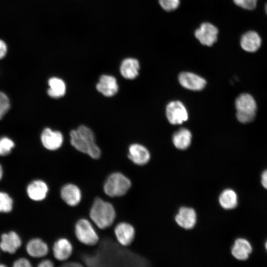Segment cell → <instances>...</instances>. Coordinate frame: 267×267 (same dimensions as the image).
Wrapping results in <instances>:
<instances>
[{
  "label": "cell",
  "mask_w": 267,
  "mask_h": 267,
  "mask_svg": "<svg viewBox=\"0 0 267 267\" xmlns=\"http://www.w3.org/2000/svg\"><path fill=\"white\" fill-rule=\"evenodd\" d=\"M265 10H266V13L267 14V3L266 4Z\"/></svg>",
  "instance_id": "obj_37"
},
{
  "label": "cell",
  "mask_w": 267,
  "mask_h": 267,
  "mask_svg": "<svg viewBox=\"0 0 267 267\" xmlns=\"http://www.w3.org/2000/svg\"><path fill=\"white\" fill-rule=\"evenodd\" d=\"M162 8L166 11H171L177 9L179 5V0H159Z\"/></svg>",
  "instance_id": "obj_29"
},
{
  "label": "cell",
  "mask_w": 267,
  "mask_h": 267,
  "mask_svg": "<svg viewBox=\"0 0 267 267\" xmlns=\"http://www.w3.org/2000/svg\"><path fill=\"white\" fill-rule=\"evenodd\" d=\"M23 242L19 234L14 230L2 232L0 235L1 254L9 255V263L11 265L13 256L23 247Z\"/></svg>",
  "instance_id": "obj_7"
},
{
  "label": "cell",
  "mask_w": 267,
  "mask_h": 267,
  "mask_svg": "<svg viewBox=\"0 0 267 267\" xmlns=\"http://www.w3.org/2000/svg\"><path fill=\"white\" fill-rule=\"evenodd\" d=\"M139 63L138 61L133 58L125 59L120 66V73L127 79H135L139 74Z\"/></svg>",
  "instance_id": "obj_22"
},
{
  "label": "cell",
  "mask_w": 267,
  "mask_h": 267,
  "mask_svg": "<svg viewBox=\"0 0 267 267\" xmlns=\"http://www.w3.org/2000/svg\"><path fill=\"white\" fill-rule=\"evenodd\" d=\"M54 261L48 257H46L39 260L37 263V267H53L55 266Z\"/></svg>",
  "instance_id": "obj_31"
},
{
  "label": "cell",
  "mask_w": 267,
  "mask_h": 267,
  "mask_svg": "<svg viewBox=\"0 0 267 267\" xmlns=\"http://www.w3.org/2000/svg\"><path fill=\"white\" fill-rule=\"evenodd\" d=\"M6 52V45L3 41L0 40V59L4 57Z\"/></svg>",
  "instance_id": "obj_34"
},
{
  "label": "cell",
  "mask_w": 267,
  "mask_h": 267,
  "mask_svg": "<svg viewBox=\"0 0 267 267\" xmlns=\"http://www.w3.org/2000/svg\"><path fill=\"white\" fill-rule=\"evenodd\" d=\"M74 234L76 240L86 246H95L100 241L98 231L88 218H81L76 221L74 226Z\"/></svg>",
  "instance_id": "obj_4"
},
{
  "label": "cell",
  "mask_w": 267,
  "mask_h": 267,
  "mask_svg": "<svg viewBox=\"0 0 267 267\" xmlns=\"http://www.w3.org/2000/svg\"><path fill=\"white\" fill-rule=\"evenodd\" d=\"M11 267H33L31 260L26 256H21L16 258L12 262Z\"/></svg>",
  "instance_id": "obj_28"
},
{
  "label": "cell",
  "mask_w": 267,
  "mask_h": 267,
  "mask_svg": "<svg viewBox=\"0 0 267 267\" xmlns=\"http://www.w3.org/2000/svg\"><path fill=\"white\" fill-rule=\"evenodd\" d=\"M261 183L262 186L267 190V168L261 173Z\"/></svg>",
  "instance_id": "obj_33"
},
{
  "label": "cell",
  "mask_w": 267,
  "mask_h": 267,
  "mask_svg": "<svg viewBox=\"0 0 267 267\" xmlns=\"http://www.w3.org/2000/svg\"><path fill=\"white\" fill-rule=\"evenodd\" d=\"M32 261L33 266H36L38 261L49 256L50 247L47 243L40 237L29 239L20 249Z\"/></svg>",
  "instance_id": "obj_6"
},
{
  "label": "cell",
  "mask_w": 267,
  "mask_h": 267,
  "mask_svg": "<svg viewBox=\"0 0 267 267\" xmlns=\"http://www.w3.org/2000/svg\"><path fill=\"white\" fill-rule=\"evenodd\" d=\"M49 186L44 180L35 178L30 181L26 187V193L28 198L36 202L44 200L49 193Z\"/></svg>",
  "instance_id": "obj_13"
},
{
  "label": "cell",
  "mask_w": 267,
  "mask_h": 267,
  "mask_svg": "<svg viewBox=\"0 0 267 267\" xmlns=\"http://www.w3.org/2000/svg\"><path fill=\"white\" fill-rule=\"evenodd\" d=\"M218 203L220 207L226 211L231 210L238 205V197L236 192L232 188H224L218 196Z\"/></svg>",
  "instance_id": "obj_20"
},
{
  "label": "cell",
  "mask_w": 267,
  "mask_h": 267,
  "mask_svg": "<svg viewBox=\"0 0 267 267\" xmlns=\"http://www.w3.org/2000/svg\"><path fill=\"white\" fill-rule=\"evenodd\" d=\"M60 266L64 267H83L84 265L79 261L75 260H71L69 261H67L63 263H62Z\"/></svg>",
  "instance_id": "obj_32"
},
{
  "label": "cell",
  "mask_w": 267,
  "mask_h": 267,
  "mask_svg": "<svg viewBox=\"0 0 267 267\" xmlns=\"http://www.w3.org/2000/svg\"><path fill=\"white\" fill-rule=\"evenodd\" d=\"M59 195L62 201L70 207L78 206L81 203L83 197L80 187L72 182L63 184L60 189Z\"/></svg>",
  "instance_id": "obj_12"
},
{
  "label": "cell",
  "mask_w": 267,
  "mask_h": 267,
  "mask_svg": "<svg viewBox=\"0 0 267 267\" xmlns=\"http://www.w3.org/2000/svg\"><path fill=\"white\" fill-rule=\"evenodd\" d=\"M168 121L172 125L181 124L188 119V113L185 106L178 100L170 102L166 107Z\"/></svg>",
  "instance_id": "obj_11"
},
{
  "label": "cell",
  "mask_w": 267,
  "mask_h": 267,
  "mask_svg": "<svg viewBox=\"0 0 267 267\" xmlns=\"http://www.w3.org/2000/svg\"><path fill=\"white\" fill-rule=\"evenodd\" d=\"M218 28L209 22L202 23L195 31V36L200 43L208 46H212L217 40Z\"/></svg>",
  "instance_id": "obj_14"
},
{
  "label": "cell",
  "mask_w": 267,
  "mask_h": 267,
  "mask_svg": "<svg viewBox=\"0 0 267 267\" xmlns=\"http://www.w3.org/2000/svg\"><path fill=\"white\" fill-rule=\"evenodd\" d=\"M252 251L253 248L250 242L242 237L235 239L230 248L231 255L234 259L240 261L247 260Z\"/></svg>",
  "instance_id": "obj_18"
},
{
  "label": "cell",
  "mask_w": 267,
  "mask_h": 267,
  "mask_svg": "<svg viewBox=\"0 0 267 267\" xmlns=\"http://www.w3.org/2000/svg\"><path fill=\"white\" fill-rule=\"evenodd\" d=\"M178 82L184 88L193 91L203 89L206 86V80L203 77L190 72H182L178 75Z\"/></svg>",
  "instance_id": "obj_15"
},
{
  "label": "cell",
  "mask_w": 267,
  "mask_h": 267,
  "mask_svg": "<svg viewBox=\"0 0 267 267\" xmlns=\"http://www.w3.org/2000/svg\"><path fill=\"white\" fill-rule=\"evenodd\" d=\"M237 5L244 9L252 10L257 5V0H233Z\"/></svg>",
  "instance_id": "obj_30"
},
{
  "label": "cell",
  "mask_w": 267,
  "mask_h": 267,
  "mask_svg": "<svg viewBox=\"0 0 267 267\" xmlns=\"http://www.w3.org/2000/svg\"><path fill=\"white\" fill-rule=\"evenodd\" d=\"M261 38L259 35L253 31L244 33L240 40L241 47L245 51L253 52L257 51L261 46Z\"/></svg>",
  "instance_id": "obj_21"
},
{
  "label": "cell",
  "mask_w": 267,
  "mask_h": 267,
  "mask_svg": "<svg viewBox=\"0 0 267 267\" xmlns=\"http://www.w3.org/2000/svg\"><path fill=\"white\" fill-rule=\"evenodd\" d=\"M132 186L131 179L119 171L113 172L108 175L103 184V191L106 196L115 199L125 196Z\"/></svg>",
  "instance_id": "obj_3"
},
{
  "label": "cell",
  "mask_w": 267,
  "mask_h": 267,
  "mask_svg": "<svg viewBox=\"0 0 267 267\" xmlns=\"http://www.w3.org/2000/svg\"><path fill=\"white\" fill-rule=\"evenodd\" d=\"M174 220L179 227L190 230L193 229L197 223V213L193 207L182 206L178 208L175 215Z\"/></svg>",
  "instance_id": "obj_10"
},
{
  "label": "cell",
  "mask_w": 267,
  "mask_h": 267,
  "mask_svg": "<svg viewBox=\"0 0 267 267\" xmlns=\"http://www.w3.org/2000/svg\"><path fill=\"white\" fill-rule=\"evenodd\" d=\"M14 207V200L7 192L0 190V214L11 213Z\"/></svg>",
  "instance_id": "obj_25"
},
{
  "label": "cell",
  "mask_w": 267,
  "mask_h": 267,
  "mask_svg": "<svg viewBox=\"0 0 267 267\" xmlns=\"http://www.w3.org/2000/svg\"><path fill=\"white\" fill-rule=\"evenodd\" d=\"M4 175V169L2 164L0 162V181L2 180Z\"/></svg>",
  "instance_id": "obj_35"
},
{
  "label": "cell",
  "mask_w": 267,
  "mask_h": 267,
  "mask_svg": "<svg viewBox=\"0 0 267 267\" xmlns=\"http://www.w3.org/2000/svg\"><path fill=\"white\" fill-rule=\"evenodd\" d=\"M10 108V102L7 95L0 91V120L7 113Z\"/></svg>",
  "instance_id": "obj_27"
},
{
  "label": "cell",
  "mask_w": 267,
  "mask_h": 267,
  "mask_svg": "<svg viewBox=\"0 0 267 267\" xmlns=\"http://www.w3.org/2000/svg\"><path fill=\"white\" fill-rule=\"evenodd\" d=\"M96 88L99 92L106 97L114 96L119 89L116 78L107 75H103L100 77Z\"/></svg>",
  "instance_id": "obj_19"
},
{
  "label": "cell",
  "mask_w": 267,
  "mask_h": 267,
  "mask_svg": "<svg viewBox=\"0 0 267 267\" xmlns=\"http://www.w3.org/2000/svg\"><path fill=\"white\" fill-rule=\"evenodd\" d=\"M49 88L47 90V94L52 98H59L64 95L66 92V85L64 82L60 78L53 77L48 81Z\"/></svg>",
  "instance_id": "obj_24"
},
{
  "label": "cell",
  "mask_w": 267,
  "mask_h": 267,
  "mask_svg": "<svg viewBox=\"0 0 267 267\" xmlns=\"http://www.w3.org/2000/svg\"><path fill=\"white\" fill-rule=\"evenodd\" d=\"M71 145L78 151L97 160L101 156V150L96 144L92 130L85 125L80 126L70 133Z\"/></svg>",
  "instance_id": "obj_2"
},
{
  "label": "cell",
  "mask_w": 267,
  "mask_h": 267,
  "mask_svg": "<svg viewBox=\"0 0 267 267\" xmlns=\"http://www.w3.org/2000/svg\"><path fill=\"white\" fill-rule=\"evenodd\" d=\"M235 106L236 117L240 123L246 124L254 120L257 106L256 100L251 94H240L235 99Z\"/></svg>",
  "instance_id": "obj_5"
},
{
  "label": "cell",
  "mask_w": 267,
  "mask_h": 267,
  "mask_svg": "<svg viewBox=\"0 0 267 267\" xmlns=\"http://www.w3.org/2000/svg\"><path fill=\"white\" fill-rule=\"evenodd\" d=\"M117 214L111 201L95 197L89 210V219L98 229L103 230L111 227L115 222Z\"/></svg>",
  "instance_id": "obj_1"
},
{
  "label": "cell",
  "mask_w": 267,
  "mask_h": 267,
  "mask_svg": "<svg viewBox=\"0 0 267 267\" xmlns=\"http://www.w3.org/2000/svg\"><path fill=\"white\" fill-rule=\"evenodd\" d=\"M191 139V132L184 128L177 130L172 136V141L174 146L180 150L188 148L190 145Z\"/></svg>",
  "instance_id": "obj_23"
},
{
  "label": "cell",
  "mask_w": 267,
  "mask_h": 267,
  "mask_svg": "<svg viewBox=\"0 0 267 267\" xmlns=\"http://www.w3.org/2000/svg\"><path fill=\"white\" fill-rule=\"evenodd\" d=\"M128 158L134 164L142 166L146 165L149 162L151 154L144 146L134 143L129 147Z\"/></svg>",
  "instance_id": "obj_17"
},
{
  "label": "cell",
  "mask_w": 267,
  "mask_h": 267,
  "mask_svg": "<svg viewBox=\"0 0 267 267\" xmlns=\"http://www.w3.org/2000/svg\"><path fill=\"white\" fill-rule=\"evenodd\" d=\"M15 146L14 141L10 138L4 136L0 138V157L9 155Z\"/></svg>",
  "instance_id": "obj_26"
},
{
  "label": "cell",
  "mask_w": 267,
  "mask_h": 267,
  "mask_svg": "<svg viewBox=\"0 0 267 267\" xmlns=\"http://www.w3.org/2000/svg\"><path fill=\"white\" fill-rule=\"evenodd\" d=\"M74 252V246L71 240L65 237L56 239L51 246L50 253L55 261L63 263L68 261Z\"/></svg>",
  "instance_id": "obj_8"
},
{
  "label": "cell",
  "mask_w": 267,
  "mask_h": 267,
  "mask_svg": "<svg viewBox=\"0 0 267 267\" xmlns=\"http://www.w3.org/2000/svg\"><path fill=\"white\" fill-rule=\"evenodd\" d=\"M265 249H266L267 253V241H266V242L265 243Z\"/></svg>",
  "instance_id": "obj_36"
},
{
  "label": "cell",
  "mask_w": 267,
  "mask_h": 267,
  "mask_svg": "<svg viewBox=\"0 0 267 267\" xmlns=\"http://www.w3.org/2000/svg\"><path fill=\"white\" fill-rule=\"evenodd\" d=\"M41 140L43 146L50 151H55L62 146L63 136L58 131H53L50 128H45L41 134Z\"/></svg>",
  "instance_id": "obj_16"
},
{
  "label": "cell",
  "mask_w": 267,
  "mask_h": 267,
  "mask_svg": "<svg viewBox=\"0 0 267 267\" xmlns=\"http://www.w3.org/2000/svg\"><path fill=\"white\" fill-rule=\"evenodd\" d=\"M0 254H1V252H0Z\"/></svg>",
  "instance_id": "obj_38"
},
{
  "label": "cell",
  "mask_w": 267,
  "mask_h": 267,
  "mask_svg": "<svg viewBox=\"0 0 267 267\" xmlns=\"http://www.w3.org/2000/svg\"><path fill=\"white\" fill-rule=\"evenodd\" d=\"M113 233L119 244L128 247L131 246L135 239L136 231L134 226L131 223L121 221L115 224Z\"/></svg>",
  "instance_id": "obj_9"
}]
</instances>
